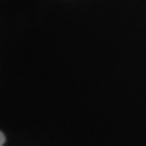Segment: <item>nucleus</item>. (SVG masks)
<instances>
[{
    "label": "nucleus",
    "instance_id": "obj_1",
    "mask_svg": "<svg viewBox=\"0 0 146 146\" xmlns=\"http://www.w3.org/2000/svg\"><path fill=\"white\" fill-rule=\"evenodd\" d=\"M0 139H1V140H0V146H3L5 141V134H3L2 132L0 133Z\"/></svg>",
    "mask_w": 146,
    "mask_h": 146
}]
</instances>
